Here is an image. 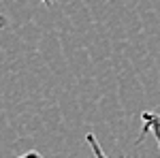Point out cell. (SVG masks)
Here are the masks:
<instances>
[{
    "label": "cell",
    "instance_id": "obj_3",
    "mask_svg": "<svg viewBox=\"0 0 160 158\" xmlns=\"http://www.w3.org/2000/svg\"><path fill=\"white\" fill-rule=\"evenodd\" d=\"M19 158H43V156L38 154L37 150H30V152H26V154H22Z\"/></svg>",
    "mask_w": 160,
    "mask_h": 158
},
{
    "label": "cell",
    "instance_id": "obj_2",
    "mask_svg": "<svg viewBox=\"0 0 160 158\" xmlns=\"http://www.w3.org/2000/svg\"><path fill=\"white\" fill-rule=\"evenodd\" d=\"M86 143L90 145V150H92V154L96 158H107V154H105V150L100 147V143H98V139H96V135L94 133H88L86 135Z\"/></svg>",
    "mask_w": 160,
    "mask_h": 158
},
{
    "label": "cell",
    "instance_id": "obj_1",
    "mask_svg": "<svg viewBox=\"0 0 160 158\" xmlns=\"http://www.w3.org/2000/svg\"><path fill=\"white\" fill-rule=\"evenodd\" d=\"M141 122H143V126H141L139 141H143L148 135H154V139H156V143L160 147V115L156 111H143L141 113Z\"/></svg>",
    "mask_w": 160,
    "mask_h": 158
},
{
    "label": "cell",
    "instance_id": "obj_5",
    "mask_svg": "<svg viewBox=\"0 0 160 158\" xmlns=\"http://www.w3.org/2000/svg\"><path fill=\"white\" fill-rule=\"evenodd\" d=\"M43 4H45V7H51V4H53V0H43Z\"/></svg>",
    "mask_w": 160,
    "mask_h": 158
},
{
    "label": "cell",
    "instance_id": "obj_4",
    "mask_svg": "<svg viewBox=\"0 0 160 158\" xmlns=\"http://www.w3.org/2000/svg\"><path fill=\"white\" fill-rule=\"evenodd\" d=\"M4 24H7V19H4V15L0 13V28H4Z\"/></svg>",
    "mask_w": 160,
    "mask_h": 158
}]
</instances>
